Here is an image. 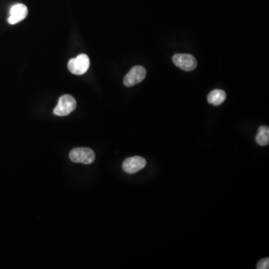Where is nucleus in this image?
I'll use <instances>...</instances> for the list:
<instances>
[{
    "instance_id": "obj_1",
    "label": "nucleus",
    "mask_w": 269,
    "mask_h": 269,
    "mask_svg": "<svg viewBox=\"0 0 269 269\" xmlns=\"http://www.w3.org/2000/svg\"><path fill=\"white\" fill-rule=\"evenodd\" d=\"M69 157L73 163L90 165L95 160V153L88 147H76L70 151Z\"/></svg>"
},
{
    "instance_id": "obj_2",
    "label": "nucleus",
    "mask_w": 269,
    "mask_h": 269,
    "mask_svg": "<svg viewBox=\"0 0 269 269\" xmlns=\"http://www.w3.org/2000/svg\"><path fill=\"white\" fill-rule=\"evenodd\" d=\"M76 107V100L71 95H65L59 98L58 105L53 112L57 116H67L74 111Z\"/></svg>"
},
{
    "instance_id": "obj_3",
    "label": "nucleus",
    "mask_w": 269,
    "mask_h": 269,
    "mask_svg": "<svg viewBox=\"0 0 269 269\" xmlns=\"http://www.w3.org/2000/svg\"><path fill=\"white\" fill-rule=\"evenodd\" d=\"M69 70L75 75H82L88 71L90 67V59L87 55L80 54L70 59L68 62Z\"/></svg>"
},
{
    "instance_id": "obj_4",
    "label": "nucleus",
    "mask_w": 269,
    "mask_h": 269,
    "mask_svg": "<svg viewBox=\"0 0 269 269\" xmlns=\"http://www.w3.org/2000/svg\"><path fill=\"white\" fill-rule=\"evenodd\" d=\"M147 72L142 66H134L128 72L124 79V85L133 87L144 80Z\"/></svg>"
},
{
    "instance_id": "obj_5",
    "label": "nucleus",
    "mask_w": 269,
    "mask_h": 269,
    "mask_svg": "<svg viewBox=\"0 0 269 269\" xmlns=\"http://www.w3.org/2000/svg\"><path fill=\"white\" fill-rule=\"evenodd\" d=\"M172 60L176 67L186 71L195 70L198 65L196 59L190 54H176Z\"/></svg>"
},
{
    "instance_id": "obj_6",
    "label": "nucleus",
    "mask_w": 269,
    "mask_h": 269,
    "mask_svg": "<svg viewBox=\"0 0 269 269\" xmlns=\"http://www.w3.org/2000/svg\"><path fill=\"white\" fill-rule=\"evenodd\" d=\"M147 165V162L141 156H133L127 158L123 163V169L128 173H134L142 170Z\"/></svg>"
},
{
    "instance_id": "obj_7",
    "label": "nucleus",
    "mask_w": 269,
    "mask_h": 269,
    "mask_svg": "<svg viewBox=\"0 0 269 269\" xmlns=\"http://www.w3.org/2000/svg\"><path fill=\"white\" fill-rule=\"evenodd\" d=\"M28 14V8L24 4L18 3L13 5L10 10V16L8 19V24L11 25L18 24L24 20Z\"/></svg>"
},
{
    "instance_id": "obj_8",
    "label": "nucleus",
    "mask_w": 269,
    "mask_h": 269,
    "mask_svg": "<svg viewBox=\"0 0 269 269\" xmlns=\"http://www.w3.org/2000/svg\"><path fill=\"white\" fill-rule=\"evenodd\" d=\"M226 100V93L221 89L213 90L209 94L207 101L209 103L214 105H219Z\"/></svg>"
},
{
    "instance_id": "obj_9",
    "label": "nucleus",
    "mask_w": 269,
    "mask_h": 269,
    "mask_svg": "<svg viewBox=\"0 0 269 269\" xmlns=\"http://www.w3.org/2000/svg\"><path fill=\"white\" fill-rule=\"evenodd\" d=\"M256 141L260 146H266L269 144V128L266 126H262L257 132Z\"/></svg>"
},
{
    "instance_id": "obj_10",
    "label": "nucleus",
    "mask_w": 269,
    "mask_h": 269,
    "mask_svg": "<svg viewBox=\"0 0 269 269\" xmlns=\"http://www.w3.org/2000/svg\"><path fill=\"white\" fill-rule=\"evenodd\" d=\"M257 269H269V259L266 258L260 260L257 264Z\"/></svg>"
}]
</instances>
